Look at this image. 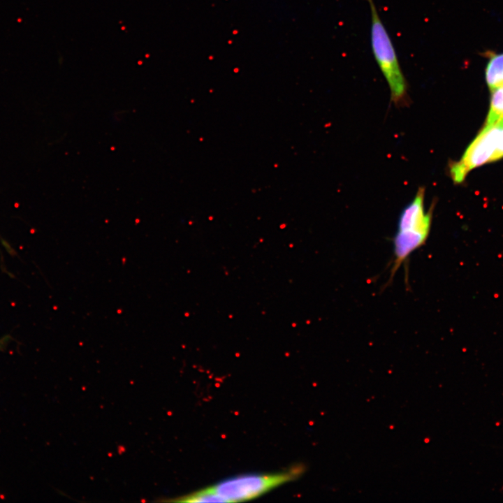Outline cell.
I'll use <instances>...</instances> for the list:
<instances>
[{
  "instance_id": "1",
  "label": "cell",
  "mask_w": 503,
  "mask_h": 503,
  "mask_svg": "<svg viewBox=\"0 0 503 503\" xmlns=\"http://www.w3.org/2000/svg\"><path fill=\"white\" fill-rule=\"evenodd\" d=\"M368 2L370 15V43L373 55L385 78L391 92L392 102L402 105L407 102V82L389 34L378 13L374 0Z\"/></svg>"
},
{
  "instance_id": "2",
  "label": "cell",
  "mask_w": 503,
  "mask_h": 503,
  "mask_svg": "<svg viewBox=\"0 0 503 503\" xmlns=\"http://www.w3.org/2000/svg\"><path fill=\"white\" fill-rule=\"evenodd\" d=\"M303 469L298 465L277 473L240 475L220 481L208 489L224 502L246 501L296 479L302 474Z\"/></svg>"
},
{
  "instance_id": "3",
  "label": "cell",
  "mask_w": 503,
  "mask_h": 503,
  "mask_svg": "<svg viewBox=\"0 0 503 503\" xmlns=\"http://www.w3.org/2000/svg\"><path fill=\"white\" fill-rule=\"evenodd\" d=\"M502 157L503 119L493 124L485 125L462 158L449 165L451 177L454 183H461L472 169Z\"/></svg>"
},
{
  "instance_id": "4",
  "label": "cell",
  "mask_w": 503,
  "mask_h": 503,
  "mask_svg": "<svg viewBox=\"0 0 503 503\" xmlns=\"http://www.w3.org/2000/svg\"><path fill=\"white\" fill-rule=\"evenodd\" d=\"M486 79L490 89L503 83V53L490 57L486 66Z\"/></svg>"
},
{
  "instance_id": "5",
  "label": "cell",
  "mask_w": 503,
  "mask_h": 503,
  "mask_svg": "<svg viewBox=\"0 0 503 503\" xmlns=\"http://www.w3.org/2000/svg\"><path fill=\"white\" fill-rule=\"evenodd\" d=\"M490 108L487 116L486 125L493 124L503 119V83L490 89Z\"/></svg>"
},
{
  "instance_id": "6",
  "label": "cell",
  "mask_w": 503,
  "mask_h": 503,
  "mask_svg": "<svg viewBox=\"0 0 503 503\" xmlns=\"http://www.w3.org/2000/svg\"><path fill=\"white\" fill-rule=\"evenodd\" d=\"M170 501L177 502H224L221 498L211 493L208 488L172 499Z\"/></svg>"
}]
</instances>
